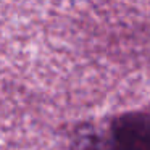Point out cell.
I'll return each mask as SVG.
<instances>
[{
	"mask_svg": "<svg viewBox=\"0 0 150 150\" xmlns=\"http://www.w3.org/2000/svg\"><path fill=\"white\" fill-rule=\"evenodd\" d=\"M105 150H150V115L126 113L115 118Z\"/></svg>",
	"mask_w": 150,
	"mask_h": 150,
	"instance_id": "6da1fadb",
	"label": "cell"
}]
</instances>
